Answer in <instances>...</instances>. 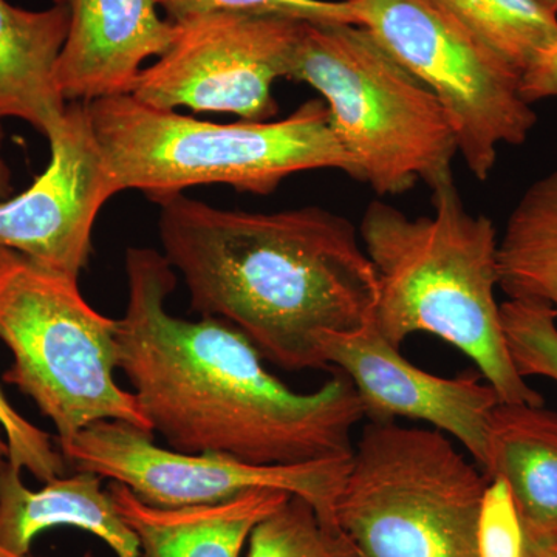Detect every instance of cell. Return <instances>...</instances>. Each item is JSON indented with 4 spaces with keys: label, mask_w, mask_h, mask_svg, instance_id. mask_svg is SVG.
Wrapping results in <instances>:
<instances>
[{
    "label": "cell",
    "mask_w": 557,
    "mask_h": 557,
    "mask_svg": "<svg viewBox=\"0 0 557 557\" xmlns=\"http://www.w3.org/2000/svg\"><path fill=\"white\" fill-rule=\"evenodd\" d=\"M124 263L129 299L116 319V368L168 448L265 467L351 457L364 412L343 372L309 394L292 391L228 322L172 317L177 276L163 255L132 247Z\"/></svg>",
    "instance_id": "1"
},
{
    "label": "cell",
    "mask_w": 557,
    "mask_h": 557,
    "mask_svg": "<svg viewBox=\"0 0 557 557\" xmlns=\"http://www.w3.org/2000/svg\"><path fill=\"white\" fill-rule=\"evenodd\" d=\"M163 256L190 307L244 333L288 372L329 369L325 333L375 317L379 281L350 220L329 209H220L177 194L157 201Z\"/></svg>",
    "instance_id": "2"
},
{
    "label": "cell",
    "mask_w": 557,
    "mask_h": 557,
    "mask_svg": "<svg viewBox=\"0 0 557 557\" xmlns=\"http://www.w3.org/2000/svg\"><path fill=\"white\" fill-rule=\"evenodd\" d=\"M429 189L432 214L373 200L362 215L359 239L379 281L373 324L397 348L416 333L438 336L475 362L500 401L544 405L505 338L493 220L468 211L453 174Z\"/></svg>",
    "instance_id": "3"
},
{
    "label": "cell",
    "mask_w": 557,
    "mask_h": 557,
    "mask_svg": "<svg viewBox=\"0 0 557 557\" xmlns=\"http://www.w3.org/2000/svg\"><path fill=\"white\" fill-rule=\"evenodd\" d=\"M87 108L116 194L138 189L157 203L207 185L269 196L306 171L338 170L357 178L322 100L304 102L284 120L231 124L157 109L134 95Z\"/></svg>",
    "instance_id": "4"
},
{
    "label": "cell",
    "mask_w": 557,
    "mask_h": 557,
    "mask_svg": "<svg viewBox=\"0 0 557 557\" xmlns=\"http://www.w3.org/2000/svg\"><path fill=\"white\" fill-rule=\"evenodd\" d=\"M288 79L318 91L357 180L376 196L453 174L457 143L445 110L361 25L304 22Z\"/></svg>",
    "instance_id": "5"
},
{
    "label": "cell",
    "mask_w": 557,
    "mask_h": 557,
    "mask_svg": "<svg viewBox=\"0 0 557 557\" xmlns=\"http://www.w3.org/2000/svg\"><path fill=\"white\" fill-rule=\"evenodd\" d=\"M0 341L13 357L2 380L49 418L61 453L97 421L152 432L115 380L116 319L83 298L78 277L0 247Z\"/></svg>",
    "instance_id": "6"
},
{
    "label": "cell",
    "mask_w": 557,
    "mask_h": 557,
    "mask_svg": "<svg viewBox=\"0 0 557 557\" xmlns=\"http://www.w3.org/2000/svg\"><path fill=\"white\" fill-rule=\"evenodd\" d=\"M487 482L438 429L368 421L336 522L364 557H479Z\"/></svg>",
    "instance_id": "7"
},
{
    "label": "cell",
    "mask_w": 557,
    "mask_h": 557,
    "mask_svg": "<svg viewBox=\"0 0 557 557\" xmlns=\"http://www.w3.org/2000/svg\"><path fill=\"white\" fill-rule=\"evenodd\" d=\"M361 25L437 98L457 153L480 182L502 146H520L537 115L520 72L428 0H347Z\"/></svg>",
    "instance_id": "8"
},
{
    "label": "cell",
    "mask_w": 557,
    "mask_h": 557,
    "mask_svg": "<svg viewBox=\"0 0 557 557\" xmlns=\"http://www.w3.org/2000/svg\"><path fill=\"white\" fill-rule=\"evenodd\" d=\"M62 456L76 471L123 483L150 507L212 505L251 490H278L309 500L332 525H338L336 502L351 458L265 467L219 454H182L156 445L152 432L116 420L83 429Z\"/></svg>",
    "instance_id": "9"
},
{
    "label": "cell",
    "mask_w": 557,
    "mask_h": 557,
    "mask_svg": "<svg viewBox=\"0 0 557 557\" xmlns=\"http://www.w3.org/2000/svg\"><path fill=\"white\" fill-rule=\"evenodd\" d=\"M304 22L215 13L175 25L170 49L139 73L131 95L157 109L269 121L274 83L288 78Z\"/></svg>",
    "instance_id": "10"
},
{
    "label": "cell",
    "mask_w": 557,
    "mask_h": 557,
    "mask_svg": "<svg viewBox=\"0 0 557 557\" xmlns=\"http://www.w3.org/2000/svg\"><path fill=\"white\" fill-rule=\"evenodd\" d=\"M49 143L46 171L20 196L0 200V247L79 277L98 214L116 196L87 102H70Z\"/></svg>",
    "instance_id": "11"
},
{
    "label": "cell",
    "mask_w": 557,
    "mask_h": 557,
    "mask_svg": "<svg viewBox=\"0 0 557 557\" xmlns=\"http://www.w3.org/2000/svg\"><path fill=\"white\" fill-rule=\"evenodd\" d=\"M322 354L354 384L368 421L406 417L456 437L485 474L490 426L500 398L475 373L442 379L413 366L381 336L373 321L351 333H325Z\"/></svg>",
    "instance_id": "12"
},
{
    "label": "cell",
    "mask_w": 557,
    "mask_h": 557,
    "mask_svg": "<svg viewBox=\"0 0 557 557\" xmlns=\"http://www.w3.org/2000/svg\"><path fill=\"white\" fill-rule=\"evenodd\" d=\"M70 11L67 39L54 69L65 101L131 95L143 64L170 49L175 25L156 0H58Z\"/></svg>",
    "instance_id": "13"
},
{
    "label": "cell",
    "mask_w": 557,
    "mask_h": 557,
    "mask_svg": "<svg viewBox=\"0 0 557 557\" xmlns=\"http://www.w3.org/2000/svg\"><path fill=\"white\" fill-rule=\"evenodd\" d=\"M101 475L76 471L50 480L38 491L22 482V471L7 461L0 469V548L28 555L35 539L54 527L87 531L119 557H141L139 542L121 518Z\"/></svg>",
    "instance_id": "14"
},
{
    "label": "cell",
    "mask_w": 557,
    "mask_h": 557,
    "mask_svg": "<svg viewBox=\"0 0 557 557\" xmlns=\"http://www.w3.org/2000/svg\"><path fill=\"white\" fill-rule=\"evenodd\" d=\"M110 496L139 542L141 557H240L252 528L293 494L251 490L212 505L150 507L123 483Z\"/></svg>",
    "instance_id": "15"
},
{
    "label": "cell",
    "mask_w": 557,
    "mask_h": 557,
    "mask_svg": "<svg viewBox=\"0 0 557 557\" xmlns=\"http://www.w3.org/2000/svg\"><path fill=\"white\" fill-rule=\"evenodd\" d=\"M69 28L70 11L58 0L39 11L0 0V121H25L47 139L60 129L69 104L54 69Z\"/></svg>",
    "instance_id": "16"
},
{
    "label": "cell",
    "mask_w": 557,
    "mask_h": 557,
    "mask_svg": "<svg viewBox=\"0 0 557 557\" xmlns=\"http://www.w3.org/2000/svg\"><path fill=\"white\" fill-rule=\"evenodd\" d=\"M485 475L508 483L527 534H557V412L544 405L498 403Z\"/></svg>",
    "instance_id": "17"
},
{
    "label": "cell",
    "mask_w": 557,
    "mask_h": 557,
    "mask_svg": "<svg viewBox=\"0 0 557 557\" xmlns=\"http://www.w3.org/2000/svg\"><path fill=\"white\" fill-rule=\"evenodd\" d=\"M498 287L557 318V170L528 186L498 236Z\"/></svg>",
    "instance_id": "18"
},
{
    "label": "cell",
    "mask_w": 557,
    "mask_h": 557,
    "mask_svg": "<svg viewBox=\"0 0 557 557\" xmlns=\"http://www.w3.org/2000/svg\"><path fill=\"white\" fill-rule=\"evenodd\" d=\"M520 75L557 44V14L537 0H428Z\"/></svg>",
    "instance_id": "19"
},
{
    "label": "cell",
    "mask_w": 557,
    "mask_h": 557,
    "mask_svg": "<svg viewBox=\"0 0 557 557\" xmlns=\"http://www.w3.org/2000/svg\"><path fill=\"white\" fill-rule=\"evenodd\" d=\"M248 545V557H364L343 528L324 522L299 496H289L260 520Z\"/></svg>",
    "instance_id": "20"
},
{
    "label": "cell",
    "mask_w": 557,
    "mask_h": 557,
    "mask_svg": "<svg viewBox=\"0 0 557 557\" xmlns=\"http://www.w3.org/2000/svg\"><path fill=\"white\" fill-rule=\"evenodd\" d=\"M502 324L512 361L523 379L544 376L557 383V318L536 300L500 304Z\"/></svg>",
    "instance_id": "21"
},
{
    "label": "cell",
    "mask_w": 557,
    "mask_h": 557,
    "mask_svg": "<svg viewBox=\"0 0 557 557\" xmlns=\"http://www.w3.org/2000/svg\"><path fill=\"white\" fill-rule=\"evenodd\" d=\"M172 24L205 16L231 13L248 16L284 17L307 24H355L347 0H156Z\"/></svg>",
    "instance_id": "22"
},
{
    "label": "cell",
    "mask_w": 557,
    "mask_h": 557,
    "mask_svg": "<svg viewBox=\"0 0 557 557\" xmlns=\"http://www.w3.org/2000/svg\"><path fill=\"white\" fill-rule=\"evenodd\" d=\"M7 461L42 483L62 478L69 467L53 437L22 417L0 388V469Z\"/></svg>",
    "instance_id": "23"
},
{
    "label": "cell",
    "mask_w": 557,
    "mask_h": 557,
    "mask_svg": "<svg viewBox=\"0 0 557 557\" xmlns=\"http://www.w3.org/2000/svg\"><path fill=\"white\" fill-rule=\"evenodd\" d=\"M527 534L508 483L487 482L478 522L479 557H525Z\"/></svg>",
    "instance_id": "24"
},
{
    "label": "cell",
    "mask_w": 557,
    "mask_h": 557,
    "mask_svg": "<svg viewBox=\"0 0 557 557\" xmlns=\"http://www.w3.org/2000/svg\"><path fill=\"white\" fill-rule=\"evenodd\" d=\"M520 90L530 104L557 98V44L528 65L520 79Z\"/></svg>",
    "instance_id": "25"
},
{
    "label": "cell",
    "mask_w": 557,
    "mask_h": 557,
    "mask_svg": "<svg viewBox=\"0 0 557 557\" xmlns=\"http://www.w3.org/2000/svg\"><path fill=\"white\" fill-rule=\"evenodd\" d=\"M525 557H557V534H547V536L527 534Z\"/></svg>",
    "instance_id": "26"
},
{
    "label": "cell",
    "mask_w": 557,
    "mask_h": 557,
    "mask_svg": "<svg viewBox=\"0 0 557 557\" xmlns=\"http://www.w3.org/2000/svg\"><path fill=\"white\" fill-rule=\"evenodd\" d=\"M3 127L0 121V200L9 199L13 196V172H11L9 163L3 159Z\"/></svg>",
    "instance_id": "27"
},
{
    "label": "cell",
    "mask_w": 557,
    "mask_h": 557,
    "mask_svg": "<svg viewBox=\"0 0 557 557\" xmlns=\"http://www.w3.org/2000/svg\"><path fill=\"white\" fill-rule=\"evenodd\" d=\"M0 557H32L30 555H14V553L7 552V549L0 548ZM83 557H94L91 553H86Z\"/></svg>",
    "instance_id": "28"
},
{
    "label": "cell",
    "mask_w": 557,
    "mask_h": 557,
    "mask_svg": "<svg viewBox=\"0 0 557 557\" xmlns=\"http://www.w3.org/2000/svg\"><path fill=\"white\" fill-rule=\"evenodd\" d=\"M542 5L547 7V9L555 11L557 14V0H537Z\"/></svg>",
    "instance_id": "29"
}]
</instances>
